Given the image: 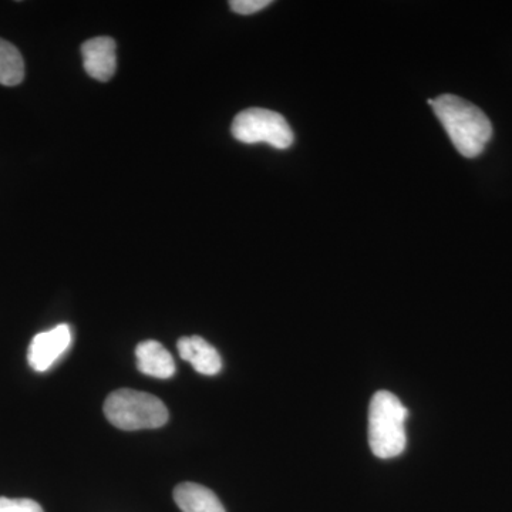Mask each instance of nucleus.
Here are the masks:
<instances>
[{"label": "nucleus", "instance_id": "4", "mask_svg": "<svg viewBox=\"0 0 512 512\" xmlns=\"http://www.w3.org/2000/svg\"><path fill=\"white\" fill-rule=\"evenodd\" d=\"M231 133L239 143H265L276 150H286L295 140L291 126L282 114L258 107L237 114L232 121Z\"/></svg>", "mask_w": 512, "mask_h": 512}, {"label": "nucleus", "instance_id": "9", "mask_svg": "<svg viewBox=\"0 0 512 512\" xmlns=\"http://www.w3.org/2000/svg\"><path fill=\"white\" fill-rule=\"evenodd\" d=\"M174 500L183 512H225L220 498L210 488L195 483L177 485Z\"/></svg>", "mask_w": 512, "mask_h": 512}, {"label": "nucleus", "instance_id": "10", "mask_svg": "<svg viewBox=\"0 0 512 512\" xmlns=\"http://www.w3.org/2000/svg\"><path fill=\"white\" fill-rule=\"evenodd\" d=\"M25 79V63L12 43L0 39V84L18 86Z\"/></svg>", "mask_w": 512, "mask_h": 512}, {"label": "nucleus", "instance_id": "11", "mask_svg": "<svg viewBox=\"0 0 512 512\" xmlns=\"http://www.w3.org/2000/svg\"><path fill=\"white\" fill-rule=\"evenodd\" d=\"M0 512H45L36 501L29 498L0 497Z\"/></svg>", "mask_w": 512, "mask_h": 512}, {"label": "nucleus", "instance_id": "3", "mask_svg": "<svg viewBox=\"0 0 512 512\" xmlns=\"http://www.w3.org/2000/svg\"><path fill=\"white\" fill-rule=\"evenodd\" d=\"M104 414L117 429H158L168 421V410L158 397L137 390L113 392L104 403Z\"/></svg>", "mask_w": 512, "mask_h": 512}, {"label": "nucleus", "instance_id": "1", "mask_svg": "<svg viewBox=\"0 0 512 512\" xmlns=\"http://www.w3.org/2000/svg\"><path fill=\"white\" fill-rule=\"evenodd\" d=\"M427 103L461 156L476 158L483 153L493 137V124L483 110L454 94H443Z\"/></svg>", "mask_w": 512, "mask_h": 512}, {"label": "nucleus", "instance_id": "12", "mask_svg": "<svg viewBox=\"0 0 512 512\" xmlns=\"http://www.w3.org/2000/svg\"><path fill=\"white\" fill-rule=\"evenodd\" d=\"M271 3V0H231L229 8L238 15L249 16L268 8Z\"/></svg>", "mask_w": 512, "mask_h": 512}, {"label": "nucleus", "instance_id": "8", "mask_svg": "<svg viewBox=\"0 0 512 512\" xmlns=\"http://www.w3.org/2000/svg\"><path fill=\"white\" fill-rule=\"evenodd\" d=\"M137 367L144 375L156 379H170L175 373V362L171 353L157 340L141 342L136 349Z\"/></svg>", "mask_w": 512, "mask_h": 512}, {"label": "nucleus", "instance_id": "6", "mask_svg": "<svg viewBox=\"0 0 512 512\" xmlns=\"http://www.w3.org/2000/svg\"><path fill=\"white\" fill-rule=\"evenodd\" d=\"M83 66L86 73L99 82H109L116 73V42L101 36L86 40L82 46Z\"/></svg>", "mask_w": 512, "mask_h": 512}, {"label": "nucleus", "instance_id": "5", "mask_svg": "<svg viewBox=\"0 0 512 512\" xmlns=\"http://www.w3.org/2000/svg\"><path fill=\"white\" fill-rule=\"evenodd\" d=\"M70 343H72V330L64 323L52 330L39 333L29 346L30 367L36 372H46L69 349Z\"/></svg>", "mask_w": 512, "mask_h": 512}, {"label": "nucleus", "instance_id": "7", "mask_svg": "<svg viewBox=\"0 0 512 512\" xmlns=\"http://www.w3.org/2000/svg\"><path fill=\"white\" fill-rule=\"evenodd\" d=\"M181 359L190 363L198 373L215 376L221 372L222 359L218 350L201 336H185L177 343Z\"/></svg>", "mask_w": 512, "mask_h": 512}, {"label": "nucleus", "instance_id": "2", "mask_svg": "<svg viewBox=\"0 0 512 512\" xmlns=\"http://www.w3.org/2000/svg\"><path fill=\"white\" fill-rule=\"evenodd\" d=\"M409 410L393 393L380 390L369 407V444L382 460L400 456L407 444L406 420Z\"/></svg>", "mask_w": 512, "mask_h": 512}]
</instances>
